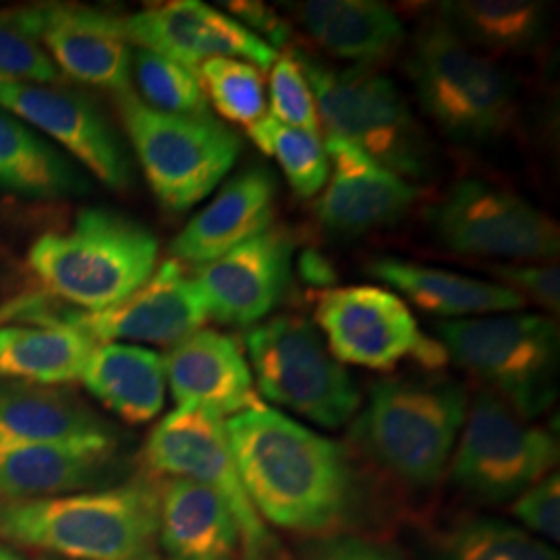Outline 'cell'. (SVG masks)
Returning <instances> with one entry per match:
<instances>
[{
    "mask_svg": "<svg viewBox=\"0 0 560 560\" xmlns=\"http://www.w3.org/2000/svg\"><path fill=\"white\" fill-rule=\"evenodd\" d=\"M119 110L150 189L168 212L206 200L240 159V136L208 113L168 115L133 92L119 94Z\"/></svg>",
    "mask_w": 560,
    "mask_h": 560,
    "instance_id": "ba28073f",
    "label": "cell"
},
{
    "mask_svg": "<svg viewBox=\"0 0 560 560\" xmlns=\"http://www.w3.org/2000/svg\"><path fill=\"white\" fill-rule=\"evenodd\" d=\"M15 15L60 73L117 96L131 92L133 50L117 15L78 4H36Z\"/></svg>",
    "mask_w": 560,
    "mask_h": 560,
    "instance_id": "5bb4252c",
    "label": "cell"
},
{
    "mask_svg": "<svg viewBox=\"0 0 560 560\" xmlns=\"http://www.w3.org/2000/svg\"><path fill=\"white\" fill-rule=\"evenodd\" d=\"M559 463V442L494 393L481 388L467 407L457 448L448 463L451 481L478 504L517 501Z\"/></svg>",
    "mask_w": 560,
    "mask_h": 560,
    "instance_id": "30bf717a",
    "label": "cell"
},
{
    "mask_svg": "<svg viewBox=\"0 0 560 560\" xmlns=\"http://www.w3.org/2000/svg\"><path fill=\"white\" fill-rule=\"evenodd\" d=\"M441 21L481 55H527L548 32V9L534 0H453L439 4Z\"/></svg>",
    "mask_w": 560,
    "mask_h": 560,
    "instance_id": "83f0119b",
    "label": "cell"
},
{
    "mask_svg": "<svg viewBox=\"0 0 560 560\" xmlns=\"http://www.w3.org/2000/svg\"><path fill=\"white\" fill-rule=\"evenodd\" d=\"M301 275H303L305 279L312 280V282H318V284L332 280L330 266L326 264L324 258L316 256V254H305V256L301 258Z\"/></svg>",
    "mask_w": 560,
    "mask_h": 560,
    "instance_id": "60d3db41",
    "label": "cell"
},
{
    "mask_svg": "<svg viewBox=\"0 0 560 560\" xmlns=\"http://www.w3.org/2000/svg\"><path fill=\"white\" fill-rule=\"evenodd\" d=\"M0 189L27 198L62 200L83 196L90 183L40 133L0 108Z\"/></svg>",
    "mask_w": 560,
    "mask_h": 560,
    "instance_id": "f546056e",
    "label": "cell"
},
{
    "mask_svg": "<svg viewBox=\"0 0 560 560\" xmlns=\"http://www.w3.org/2000/svg\"><path fill=\"white\" fill-rule=\"evenodd\" d=\"M432 332L467 374L536 420L559 395V326L540 314H497L439 320Z\"/></svg>",
    "mask_w": 560,
    "mask_h": 560,
    "instance_id": "8992f818",
    "label": "cell"
},
{
    "mask_svg": "<svg viewBox=\"0 0 560 560\" xmlns=\"http://www.w3.org/2000/svg\"><path fill=\"white\" fill-rule=\"evenodd\" d=\"M425 560H559V552L513 523L467 517L430 541Z\"/></svg>",
    "mask_w": 560,
    "mask_h": 560,
    "instance_id": "4dcf8cb0",
    "label": "cell"
},
{
    "mask_svg": "<svg viewBox=\"0 0 560 560\" xmlns=\"http://www.w3.org/2000/svg\"><path fill=\"white\" fill-rule=\"evenodd\" d=\"M368 272L397 289L400 295L416 303L423 312L448 320L506 314L527 305L515 291L497 282L471 279L413 261L378 258L370 261Z\"/></svg>",
    "mask_w": 560,
    "mask_h": 560,
    "instance_id": "484cf974",
    "label": "cell"
},
{
    "mask_svg": "<svg viewBox=\"0 0 560 560\" xmlns=\"http://www.w3.org/2000/svg\"><path fill=\"white\" fill-rule=\"evenodd\" d=\"M316 322L340 363L388 372L416 360L425 372H439L448 361L441 342L423 335L405 301L386 289H328L316 303Z\"/></svg>",
    "mask_w": 560,
    "mask_h": 560,
    "instance_id": "7c38bea8",
    "label": "cell"
},
{
    "mask_svg": "<svg viewBox=\"0 0 560 560\" xmlns=\"http://www.w3.org/2000/svg\"><path fill=\"white\" fill-rule=\"evenodd\" d=\"M23 444L119 451L120 436L113 423L59 386L0 382V448Z\"/></svg>",
    "mask_w": 560,
    "mask_h": 560,
    "instance_id": "ffe728a7",
    "label": "cell"
},
{
    "mask_svg": "<svg viewBox=\"0 0 560 560\" xmlns=\"http://www.w3.org/2000/svg\"><path fill=\"white\" fill-rule=\"evenodd\" d=\"M206 101L229 122L252 127L266 117V90L258 67L240 59H214L198 69Z\"/></svg>",
    "mask_w": 560,
    "mask_h": 560,
    "instance_id": "836d02e7",
    "label": "cell"
},
{
    "mask_svg": "<svg viewBox=\"0 0 560 560\" xmlns=\"http://www.w3.org/2000/svg\"><path fill=\"white\" fill-rule=\"evenodd\" d=\"M0 81L36 85L62 81L59 67L40 42L21 25L15 9L0 13Z\"/></svg>",
    "mask_w": 560,
    "mask_h": 560,
    "instance_id": "e575fe53",
    "label": "cell"
},
{
    "mask_svg": "<svg viewBox=\"0 0 560 560\" xmlns=\"http://www.w3.org/2000/svg\"><path fill=\"white\" fill-rule=\"evenodd\" d=\"M490 272L501 279L511 291H515L525 303L534 301L541 307L559 314L560 277L557 266L536 264H494Z\"/></svg>",
    "mask_w": 560,
    "mask_h": 560,
    "instance_id": "8d00e7d4",
    "label": "cell"
},
{
    "mask_svg": "<svg viewBox=\"0 0 560 560\" xmlns=\"http://www.w3.org/2000/svg\"><path fill=\"white\" fill-rule=\"evenodd\" d=\"M164 360L166 382L179 407H200L233 418L261 400L240 345L217 330L201 328L171 347Z\"/></svg>",
    "mask_w": 560,
    "mask_h": 560,
    "instance_id": "44dd1931",
    "label": "cell"
},
{
    "mask_svg": "<svg viewBox=\"0 0 560 560\" xmlns=\"http://www.w3.org/2000/svg\"><path fill=\"white\" fill-rule=\"evenodd\" d=\"M0 541L65 560H164L159 483L141 476L113 488L0 502Z\"/></svg>",
    "mask_w": 560,
    "mask_h": 560,
    "instance_id": "7a4b0ae2",
    "label": "cell"
},
{
    "mask_svg": "<svg viewBox=\"0 0 560 560\" xmlns=\"http://www.w3.org/2000/svg\"><path fill=\"white\" fill-rule=\"evenodd\" d=\"M0 560H25L21 555H18L15 550L7 548V546H0Z\"/></svg>",
    "mask_w": 560,
    "mask_h": 560,
    "instance_id": "b9f144b4",
    "label": "cell"
},
{
    "mask_svg": "<svg viewBox=\"0 0 560 560\" xmlns=\"http://www.w3.org/2000/svg\"><path fill=\"white\" fill-rule=\"evenodd\" d=\"M330 164L328 185L316 201L322 226L337 235H361L400 221L418 189L339 138L324 141Z\"/></svg>",
    "mask_w": 560,
    "mask_h": 560,
    "instance_id": "d6986e66",
    "label": "cell"
},
{
    "mask_svg": "<svg viewBox=\"0 0 560 560\" xmlns=\"http://www.w3.org/2000/svg\"><path fill=\"white\" fill-rule=\"evenodd\" d=\"M245 347L264 399L326 430H337L358 413L360 390L312 322L277 316L254 326Z\"/></svg>",
    "mask_w": 560,
    "mask_h": 560,
    "instance_id": "9c48e42d",
    "label": "cell"
},
{
    "mask_svg": "<svg viewBox=\"0 0 560 560\" xmlns=\"http://www.w3.org/2000/svg\"><path fill=\"white\" fill-rule=\"evenodd\" d=\"M243 488L261 521L307 538L345 534L365 511L351 453L266 407L224 420Z\"/></svg>",
    "mask_w": 560,
    "mask_h": 560,
    "instance_id": "6da1fadb",
    "label": "cell"
},
{
    "mask_svg": "<svg viewBox=\"0 0 560 560\" xmlns=\"http://www.w3.org/2000/svg\"><path fill=\"white\" fill-rule=\"evenodd\" d=\"M143 460L156 476L185 478L214 490L237 520L245 560H277L279 544L243 488L224 418L200 407H177L152 430Z\"/></svg>",
    "mask_w": 560,
    "mask_h": 560,
    "instance_id": "8fae6325",
    "label": "cell"
},
{
    "mask_svg": "<svg viewBox=\"0 0 560 560\" xmlns=\"http://www.w3.org/2000/svg\"><path fill=\"white\" fill-rule=\"evenodd\" d=\"M156 260V235L108 208L81 210L67 233L42 235L27 256L46 291L81 312L127 300L154 275Z\"/></svg>",
    "mask_w": 560,
    "mask_h": 560,
    "instance_id": "277c9868",
    "label": "cell"
},
{
    "mask_svg": "<svg viewBox=\"0 0 560 560\" xmlns=\"http://www.w3.org/2000/svg\"><path fill=\"white\" fill-rule=\"evenodd\" d=\"M467 388L441 372L374 382L351 430L365 459L409 490L441 481L467 416Z\"/></svg>",
    "mask_w": 560,
    "mask_h": 560,
    "instance_id": "3957f363",
    "label": "cell"
},
{
    "mask_svg": "<svg viewBox=\"0 0 560 560\" xmlns=\"http://www.w3.org/2000/svg\"><path fill=\"white\" fill-rule=\"evenodd\" d=\"M513 515L529 529L548 541L560 540V478L546 476L540 483L523 492L513 501Z\"/></svg>",
    "mask_w": 560,
    "mask_h": 560,
    "instance_id": "74e56055",
    "label": "cell"
},
{
    "mask_svg": "<svg viewBox=\"0 0 560 560\" xmlns=\"http://www.w3.org/2000/svg\"><path fill=\"white\" fill-rule=\"evenodd\" d=\"M140 101L168 115H206L208 101L201 90L198 71L150 50L136 48L131 57Z\"/></svg>",
    "mask_w": 560,
    "mask_h": 560,
    "instance_id": "d6a6232c",
    "label": "cell"
},
{
    "mask_svg": "<svg viewBox=\"0 0 560 560\" xmlns=\"http://www.w3.org/2000/svg\"><path fill=\"white\" fill-rule=\"evenodd\" d=\"M295 241L287 229L270 226L222 258L196 266V284L208 318L252 326L284 300L291 282Z\"/></svg>",
    "mask_w": 560,
    "mask_h": 560,
    "instance_id": "e0dca14e",
    "label": "cell"
},
{
    "mask_svg": "<svg viewBox=\"0 0 560 560\" xmlns=\"http://www.w3.org/2000/svg\"><path fill=\"white\" fill-rule=\"evenodd\" d=\"M119 471L117 451L71 444L0 448V502L36 501L92 490Z\"/></svg>",
    "mask_w": 560,
    "mask_h": 560,
    "instance_id": "cb8c5ba5",
    "label": "cell"
},
{
    "mask_svg": "<svg viewBox=\"0 0 560 560\" xmlns=\"http://www.w3.org/2000/svg\"><path fill=\"white\" fill-rule=\"evenodd\" d=\"M295 560H402L386 544L358 536L353 532L307 538Z\"/></svg>",
    "mask_w": 560,
    "mask_h": 560,
    "instance_id": "f35d334b",
    "label": "cell"
},
{
    "mask_svg": "<svg viewBox=\"0 0 560 560\" xmlns=\"http://www.w3.org/2000/svg\"><path fill=\"white\" fill-rule=\"evenodd\" d=\"M81 382L94 399L131 425L154 420L164 407V360L138 345L106 342L96 347Z\"/></svg>",
    "mask_w": 560,
    "mask_h": 560,
    "instance_id": "4316f807",
    "label": "cell"
},
{
    "mask_svg": "<svg viewBox=\"0 0 560 560\" xmlns=\"http://www.w3.org/2000/svg\"><path fill=\"white\" fill-rule=\"evenodd\" d=\"M42 560H60V559H42Z\"/></svg>",
    "mask_w": 560,
    "mask_h": 560,
    "instance_id": "7bdbcfd3",
    "label": "cell"
},
{
    "mask_svg": "<svg viewBox=\"0 0 560 560\" xmlns=\"http://www.w3.org/2000/svg\"><path fill=\"white\" fill-rule=\"evenodd\" d=\"M129 44L198 71L214 59H240L270 69L279 50L256 38L240 21L198 0H175L122 20Z\"/></svg>",
    "mask_w": 560,
    "mask_h": 560,
    "instance_id": "9a60e30c",
    "label": "cell"
},
{
    "mask_svg": "<svg viewBox=\"0 0 560 560\" xmlns=\"http://www.w3.org/2000/svg\"><path fill=\"white\" fill-rule=\"evenodd\" d=\"M293 13L328 55L365 69L393 59L405 40L397 13L376 0H307Z\"/></svg>",
    "mask_w": 560,
    "mask_h": 560,
    "instance_id": "d4e9b609",
    "label": "cell"
},
{
    "mask_svg": "<svg viewBox=\"0 0 560 560\" xmlns=\"http://www.w3.org/2000/svg\"><path fill=\"white\" fill-rule=\"evenodd\" d=\"M208 320L196 280L177 260H166L136 293L102 312L69 310L65 326L94 342L136 340L177 345Z\"/></svg>",
    "mask_w": 560,
    "mask_h": 560,
    "instance_id": "ac0fdd59",
    "label": "cell"
},
{
    "mask_svg": "<svg viewBox=\"0 0 560 560\" xmlns=\"http://www.w3.org/2000/svg\"><path fill=\"white\" fill-rule=\"evenodd\" d=\"M0 108L59 141L104 185L125 189L131 183L119 133L90 98L52 85L0 81Z\"/></svg>",
    "mask_w": 560,
    "mask_h": 560,
    "instance_id": "2e32d148",
    "label": "cell"
},
{
    "mask_svg": "<svg viewBox=\"0 0 560 560\" xmlns=\"http://www.w3.org/2000/svg\"><path fill=\"white\" fill-rule=\"evenodd\" d=\"M405 69L423 113L451 140L483 145L504 136L515 119V83L509 73L441 20L418 30Z\"/></svg>",
    "mask_w": 560,
    "mask_h": 560,
    "instance_id": "5b68a950",
    "label": "cell"
},
{
    "mask_svg": "<svg viewBox=\"0 0 560 560\" xmlns=\"http://www.w3.org/2000/svg\"><path fill=\"white\" fill-rule=\"evenodd\" d=\"M275 198L277 179L268 168L243 171L173 240L168 247L173 260L201 266L254 240L272 226Z\"/></svg>",
    "mask_w": 560,
    "mask_h": 560,
    "instance_id": "7402d4cb",
    "label": "cell"
},
{
    "mask_svg": "<svg viewBox=\"0 0 560 560\" xmlns=\"http://www.w3.org/2000/svg\"><path fill=\"white\" fill-rule=\"evenodd\" d=\"M224 7L229 9L233 20L240 21L245 30H249L256 38L266 42L275 50L289 44L291 27L287 25V21L280 20L275 9H268L264 2L233 0V2H224Z\"/></svg>",
    "mask_w": 560,
    "mask_h": 560,
    "instance_id": "ab89813d",
    "label": "cell"
},
{
    "mask_svg": "<svg viewBox=\"0 0 560 560\" xmlns=\"http://www.w3.org/2000/svg\"><path fill=\"white\" fill-rule=\"evenodd\" d=\"M98 345L65 326H0V378L40 386L81 381Z\"/></svg>",
    "mask_w": 560,
    "mask_h": 560,
    "instance_id": "f1b7e54d",
    "label": "cell"
},
{
    "mask_svg": "<svg viewBox=\"0 0 560 560\" xmlns=\"http://www.w3.org/2000/svg\"><path fill=\"white\" fill-rule=\"evenodd\" d=\"M252 141L261 152L279 162L280 171L301 198H314L328 180L330 164L320 136L284 125L266 115L247 127Z\"/></svg>",
    "mask_w": 560,
    "mask_h": 560,
    "instance_id": "1f68e13d",
    "label": "cell"
},
{
    "mask_svg": "<svg viewBox=\"0 0 560 560\" xmlns=\"http://www.w3.org/2000/svg\"><path fill=\"white\" fill-rule=\"evenodd\" d=\"M159 546L164 560H245L240 525L221 497L203 483H159Z\"/></svg>",
    "mask_w": 560,
    "mask_h": 560,
    "instance_id": "603a6c76",
    "label": "cell"
},
{
    "mask_svg": "<svg viewBox=\"0 0 560 560\" xmlns=\"http://www.w3.org/2000/svg\"><path fill=\"white\" fill-rule=\"evenodd\" d=\"M444 247L490 258L548 260L560 249L559 224L534 203L480 179L455 183L428 212Z\"/></svg>",
    "mask_w": 560,
    "mask_h": 560,
    "instance_id": "4fadbf2b",
    "label": "cell"
},
{
    "mask_svg": "<svg viewBox=\"0 0 560 560\" xmlns=\"http://www.w3.org/2000/svg\"><path fill=\"white\" fill-rule=\"evenodd\" d=\"M270 104L275 119L320 136L318 106L295 52L282 55L272 65Z\"/></svg>",
    "mask_w": 560,
    "mask_h": 560,
    "instance_id": "d590c367",
    "label": "cell"
},
{
    "mask_svg": "<svg viewBox=\"0 0 560 560\" xmlns=\"http://www.w3.org/2000/svg\"><path fill=\"white\" fill-rule=\"evenodd\" d=\"M295 57L328 138L349 141L399 177L430 175L432 145L393 81L365 67L332 69L303 52Z\"/></svg>",
    "mask_w": 560,
    "mask_h": 560,
    "instance_id": "52a82bcc",
    "label": "cell"
}]
</instances>
